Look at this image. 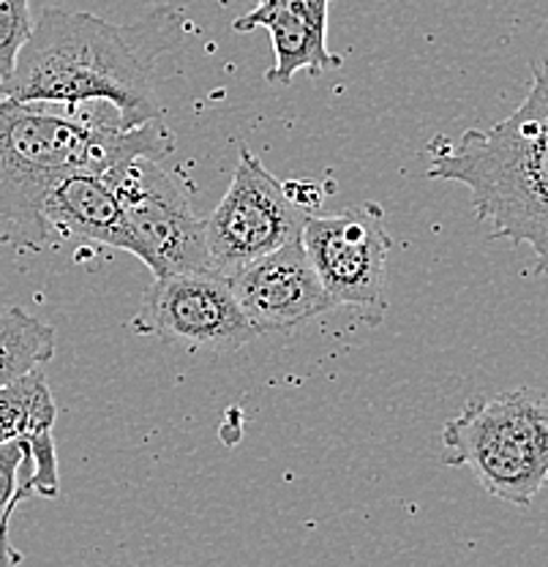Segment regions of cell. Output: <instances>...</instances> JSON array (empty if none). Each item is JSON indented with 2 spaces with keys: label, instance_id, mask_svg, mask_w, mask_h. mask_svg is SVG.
Returning a JSON list of instances; mask_svg holds the SVG:
<instances>
[{
  "label": "cell",
  "instance_id": "1",
  "mask_svg": "<svg viewBox=\"0 0 548 567\" xmlns=\"http://www.w3.org/2000/svg\"><path fill=\"white\" fill-rule=\"evenodd\" d=\"M183 31V11L169 3L126 25L50 6L33 20L14 71L0 80V99L63 106L107 102L126 128L158 121L153 69L180 44Z\"/></svg>",
  "mask_w": 548,
  "mask_h": 567
},
{
  "label": "cell",
  "instance_id": "2",
  "mask_svg": "<svg viewBox=\"0 0 548 567\" xmlns=\"http://www.w3.org/2000/svg\"><path fill=\"white\" fill-rule=\"evenodd\" d=\"M173 151L175 137L162 117L126 128L107 102L63 106L0 99V246H52L44 203L63 177L80 169L107 173L137 156L162 162Z\"/></svg>",
  "mask_w": 548,
  "mask_h": 567
},
{
  "label": "cell",
  "instance_id": "3",
  "mask_svg": "<svg viewBox=\"0 0 548 567\" xmlns=\"http://www.w3.org/2000/svg\"><path fill=\"white\" fill-rule=\"evenodd\" d=\"M428 153V177L462 183L492 238L533 248V274L548 279V61L535 63L529 93L505 121L434 140Z\"/></svg>",
  "mask_w": 548,
  "mask_h": 567
},
{
  "label": "cell",
  "instance_id": "4",
  "mask_svg": "<svg viewBox=\"0 0 548 567\" xmlns=\"http://www.w3.org/2000/svg\"><path fill=\"white\" fill-rule=\"evenodd\" d=\"M442 451L494 499L529 507L548 486V395L535 388L475 395L445 423Z\"/></svg>",
  "mask_w": 548,
  "mask_h": 567
},
{
  "label": "cell",
  "instance_id": "5",
  "mask_svg": "<svg viewBox=\"0 0 548 567\" xmlns=\"http://www.w3.org/2000/svg\"><path fill=\"white\" fill-rule=\"evenodd\" d=\"M104 175L115 188L134 235V257L145 262L156 279L210 270L205 221L194 210L178 175L147 156L121 162Z\"/></svg>",
  "mask_w": 548,
  "mask_h": 567
},
{
  "label": "cell",
  "instance_id": "6",
  "mask_svg": "<svg viewBox=\"0 0 548 567\" xmlns=\"http://www.w3.org/2000/svg\"><path fill=\"white\" fill-rule=\"evenodd\" d=\"M311 213L292 203L285 183L244 147L219 208L205 218L210 270L232 276L276 248L300 238Z\"/></svg>",
  "mask_w": 548,
  "mask_h": 567
},
{
  "label": "cell",
  "instance_id": "7",
  "mask_svg": "<svg viewBox=\"0 0 548 567\" xmlns=\"http://www.w3.org/2000/svg\"><path fill=\"white\" fill-rule=\"evenodd\" d=\"M132 324L137 333L188 350L235 352L257 339L229 279L216 270H188L156 279L145 289Z\"/></svg>",
  "mask_w": 548,
  "mask_h": 567
},
{
  "label": "cell",
  "instance_id": "8",
  "mask_svg": "<svg viewBox=\"0 0 548 567\" xmlns=\"http://www.w3.org/2000/svg\"><path fill=\"white\" fill-rule=\"evenodd\" d=\"M300 244L335 306H385L393 240L376 205H355L328 216L311 213Z\"/></svg>",
  "mask_w": 548,
  "mask_h": 567
},
{
  "label": "cell",
  "instance_id": "9",
  "mask_svg": "<svg viewBox=\"0 0 548 567\" xmlns=\"http://www.w3.org/2000/svg\"><path fill=\"white\" fill-rule=\"evenodd\" d=\"M227 279L257 336L294 330L335 309L300 238L244 265Z\"/></svg>",
  "mask_w": 548,
  "mask_h": 567
},
{
  "label": "cell",
  "instance_id": "10",
  "mask_svg": "<svg viewBox=\"0 0 548 567\" xmlns=\"http://www.w3.org/2000/svg\"><path fill=\"white\" fill-rule=\"evenodd\" d=\"M333 0H257L249 14L238 17L232 28L238 33L265 28L273 41V69L265 80L276 85H292L294 74L317 76L344 66V58L328 47V9Z\"/></svg>",
  "mask_w": 548,
  "mask_h": 567
},
{
  "label": "cell",
  "instance_id": "11",
  "mask_svg": "<svg viewBox=\"0 0 548 567\" xmlns=\"http://www.w3.org/2000/svg\"><path fill=\"white\" fill-rule=\"evenodd\" d=\"M44 224L52 244L74 240L134 254V235L123 216L121 199L104 173L80 169L63 177L46 197Z\"/></svg>",
  "mask_w": 548,
  "mask_h": 567
},
{
  "label": "cell",
  "instance_id": "12",
  "mask_svg": "<svg viewBox=\"0 0 548 567\" xmlns=\"http://www.w3.org/2000/svg\"><path fill=\"white\" fill-rule=\"evenodd\" d=\"M58 421V404L41 369L0 385V445L50 434Z\"/></svg>",
  "mask_w": 548,
  "mask_h": 567
},
{
  "label": "cell",
  "instance_id": "13",
  "mask_svg": "<svg viewBox=\"0 0 548 567\" xmlns=\"http://www.w3.org/2000/svg\"><path fill=\"white\" fill-rule=\"evenodd\" d=\"M55 330L41 319L11 306L0 315V385L20 380L28 371L44 369L55 358Z\"/></svg>",
  "mask_w": 548,
  "mask_h": 567
},
{
  "label": "cell",
  "instance_id": "14",
  "mask_svg": "<svg viewBox=\"0 0 548 567\" xmlns=\"http://www.w3.org/2000/svg\"><path fill=\"white\" fill-rule=\"evenodd\" d=\"M31 447L28 440H11L0 445V529L11 527L20 502L31 499Z\"/></svg>",
  "mask_w": 548,
  "mask_h": 567
},
{
  "label": "cell",
  "instance_id": "15",
  "mask_svg": "<svg viewBox=\"0 0 548 567\" xmlns=\"http://www.w3.org/2000/svg\"><path fill=\"white\" fill-rule=\"evenodd\" d=\"M31 0H0V80L14 71L17 55L33 31Z\"/></svg>",
  "mask_w": 548,
  "mask_h": 567
},
{
  "label": "cell",
  "instance_id": "16",
  "mask_svg": "<svg viewBox=\"0 0 548 567\" xmlns=\"http://www.w3.org/2000/svg\"><path fill=\"white\" fill-rule=\"evenodd\" d=\"M285 192L287 197L292 199V203H298L300 208L314 213L317 205L322 203V197H325V192H322L317 183H300V181H290L285 183Z\"/></svg>",
  "mask_w": 548,
  "mask_h": 567
},
{
  "label": "cell",
  "instance_id": "17",
  "mask_svg": "<svg viewBox=\"0 0 548 567\" xmlns=\"http://www.w3.org/2000/svg\"><path fill=\"white\" fill-rule=\"evenodd\" d=\"M22 563H25V554L11 546L9 527L0 529V567H20Z\"/></svg>",
  "mask_w": 548,
  "mask_h": 567
}]
</instances>
